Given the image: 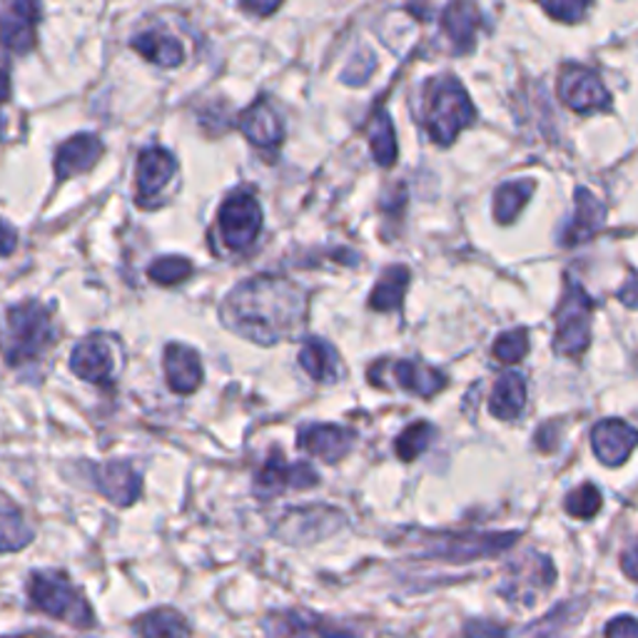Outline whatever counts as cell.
I'll return each instance as SVG.
<instances>
[{"instance_id":"obj_43","label":"cell","mask_w":638,"mask_h":638,"mask_svg":"<svg viewBox=\"0 0 638 638\" xmlns=\"http://www.w3.org/2000/svg\"><path fill=\"white\" fill-rule=\"evenodd\" d=\"M278 3H242V11H247V13H252V15H270V13H274L278 11Z\"/></svg>"},{"instance_id":"obj_3","label":"cell","mask_w":638,"mask_h":638,"mask_svg":"<svg viewBox=\"0 0 638 638\" xmlns=\"http://www.w3.org/2000/svg\"><path fill=\"white\" fill-rule=\"evenodd\" d=\"M28 596L31 604L47 616L58 618L73 628H93L95 614L88 598L78 586L63 574V571H35L28 581Z\"/></svg>"},{"instance_id":"obj_39","label":"cell","mask_w":638,"mask_h":638,"mask_svg":"<svg viewBox=\"0 0 638 638\" xmlns=\"http://www.w3.org/2000/svg\"><path fill=\"white\" fill-rule=\"evenodd\" d=\"M377 63H375V55L371 53H361V61L359 55L355 61L349 63V68L342 75V80L349 83V85H359V83H367L371 78V73H375Z\"/></svg>"},{"instance_id":"obj_27","label":"cell","mask_w":638,"mask_h":638,"mask_svg":"<svg viewBox=\"0 0 638 638\" xmlns=\"http://www.w3.org/2000/svg\"><path fill=\"white\" fill-rule=\"evenodd\" d=\"M527 404V382L521 375H501L499 382L494 385V392L489 397V412L501 419V422H511L523 412Z\"/></svg>"},{"instance_id":"obj_16","label":"cell","mask_w":638,"mask_h":638,"mask_svg":"<svg viewBox=\"0 0 638 638\" xmlns=\"http://www.w3.org/2000/svg\"><path fill=\"white\" fill-rule=\"evenodd\" d=\"M93 482L102 497L118 504V507H130V504H136L142 491L140 474L132 469L128 462H108L95 466Z\"/></svg>"},{"instance_id":"obj_4","label":"cell","mask_w":638,"mask_h":638,"mask_svg":"<svg viewBox=\"0 0 638 638\" xmlns=\"http://www.w3.org/2000/svg\"><path fill=\"white\" fill-rule=\"evenodd\" d=\"M474 118L476 110L459 80L442 78L432 83L424 102V128L436 145H452Z\"/></svg>"},{"instance_id":"obj_30","label":"cell","mask_w":638,"mask_h":638,"mask_svg":"<svg viewBox=\"0 0 638 638\" xmlns=\"http://www.w3.org/2000/svg\"><path fill=\"white\" fill-rule=\"evenodd\" d=\"M409 284V270L402 264H394V268H387L382 278L375 284V290L369 294V307L377 312H392L402 307L404 292Z\"/></svg>"},{"instance_id":"obj_35","label":"cell","mask_w":638,"mask_h":638,"mask_svg":"<svg viewBox=\"0 0 638 638\" xmlns=\"http://www.w3.org/2000/svg\"><path fill=\"white\" fill-rule=\"evenodd\" d=\"M190 274H193V264H190L187 257H175V255L160 257V260H155L148 268V278L152 282L163 284V288L183 282L190 278Z\"/></svg>"},{"instance_id":"obj_40","label":"cell","mask_w":638,"mask_h":638,"mask_svg":"<svg viewBox=\"0 0 638 638\" xmlns=\"http://www.w3.org/2000/svg\"><path fill=\"white\" fill-rule=\"evenodd\" d=\"M604 638H638V621L631 614L614 616L604 628Z\"/></svg>"},{"instance_id":"obj_38","label":"cell","mask_w":638,"mask_h":638,"mask_svg":"<svg viewBox=\"0 0 638 638\" xmlns=\"http://www.w3.org/2000/svg\"><path fill=\"white\" fill-rule=\"evenodd\" d=\"M509 628L491 618H469L464 624V638H507Z\"/></svg>"},{"instance_id":"obj_26","label":"cell","mask_w":638,"mask_h":638,"mask_svg":"<svg viewBox=\"0 0 638 638\" xmlns=\"http://www.w3.org/2000/svg\"><path fill=\"white\" fill-rule=\"evenodd\" d=\"M132 51H138L142 58L160 65V68H177L183 63V43H177V37L167 35L163 31H145L136 35L130 41Z\"/></svg>"},{"instance_id":"obj_12","label":"cell","mask_w":638,"mask_h":638,"mask_svg":"<svg viewBox=\"0 0 638 638\" xmlns=\"http://www.w3.org/2000/svg\"><path fill=\"white\" fill-rule=\"evenodd\" d=\"M71 369L75 377L90 385H110L118 371L112 342L105 335H90L78 342L71 355Z\"/></svg>"},{"instance_id":"obj_2","label":"cell","mask_w":638,"mask_h":638,"mask_svg":"<svg viewBox=\"0 0 638 638\" xmlns=\"http://www.w3.org/2000/svg\"><path fill=\"white\" fill-rule=\"evenodd\" d=\"M55 342L51 310L37 300L13 304L6 314V332L0 349L11 367L37 361Z\"/></svg>"},{"instance_id":"obj_13","label":"cell","mask_w":638,"mask_h":638,"mask_svg":"<svg viewBox=\"0 0 638 638\" xmlns=\"http://www.w3.org/2000/svg\"><path fill=\"white\" fill-rule=\"evenodd\" d=\"M177 173L175 158L165 148H145L138 158L136 183H138V203L150 207V199H155L170 185V180Z\"/></svg>"},{"instance_id":"obj_15","label":"cell","mask_w":638,"mask_h":638,"mask_svg":"<svg viewBox=\"0 0 638 638\" xmlns=\"http://www.w3.org/2000/svg\"><path fill=\"white\" fill-rule=\"evenodd\" d=\"M41 21V6L13 3L0 15V45L15 55H25L35 45V25Z\"/></svg>"},{"instance_id":"obj_24","label":"cell","mask_w":638,"mask_h":638,"mask_svg":"<svg viewBox=\"0 0 638 638\" xmlns=\"http://www.w3.org/2000/svg\"><path fill=\"white\" fill-rule=\"evenodd\" d=\"M394 382L409 394L432 399L446 387V377L442 375L440 369H434L430 365H422V361L399 359L394 365Z\"/></svg>"},{"instance_id":"obj_28","label":"cell","mask_w":638,"mask_h":638,"mask_svg":"<svg viewBox=\"0 0 638 638\" xmlns=\"http://www.w3.org/2000/svg\"><path fill=\"white\" fill-rule=\"evenodd\" d=\"M300 365L314 382H335L339 375V357L325 339H307L300 349Z\"/></svg>"},{"instance_id":"obj_20","label":"cell","mask_w":638,"mask_h":638,"mask_svg":"<svg viewBox=\"0 0 638 638\" xmlns=\"http://www.w3.org/2000/svg\"><path fill=\"white\" fill-rule=\"evenodd\" d=\"M136 638H193V626L175 606H155L132 621Z\"/></svg>"},{"instance_id":"obj_37","label":"cell","mask_w":638,"mask_h":638,"mask_svg":"<svg viewBox=\"0 0 638 638\" xmlns=\"http://www.w3.org/2000/svg\"><path fill=\"white\" fill-rule=\"evenodd\" d=\"M529 352V335L527 329H509L504 332V335L497 339V345H494V357L504 365H513V361H519L527 357Z\"/></svg>"},{"instance_id":"obj_32","label":"cell","mask_w":638,"mask_h":638,"mask_svg":"<svg viewBox=\"0 0 638 638\" xmlns=\"http://www.w3.org/2000/svg\"><path fill=\"white\" fill-rule=\"evenodd\" d=\"M369 148L371 155L382 167H389L397 160V136H394V126L389 120L387 112H377L371 118V130H369Z\"/></svg>"},{"instance_id":"obj_25","label":"cell","mask_w":638,"mask_h":638,"mask_svg":"<svg viewBox=\"0 0 638 638\" xmlns=\"http://www.w3.org/2000/svg\"><path fill=\"white\" fill-rule=\"evenodd\" d=\"M329 511L332 509L314 507V509H302V511L288 513V517H284V523H282V539L290 541V544H312V541L335 534L332 529L322 527V521H339L342 519L339 513H335V517H329V519H322V517H327Z\"/></svg>"},{"instance_id":"obj_31","label":"cell","mask_w":638,"mask_h":638,"mask_svg":"<svg viewBox=\"0 0 638 638\" xmlns=\"http://www.w3.org/2000/svg\"><path fill=\"white\" fill-rule=\"evenodd\" d=\"M534 180H519V183H507L497 190V199H494V217L497 223L509 225L513 223L523 205L529 203L531 193H534Z\"/></svg>"},{"instance_id":"obj_47","label":"cell","mask_w":638,"mask_h":638,"mask_svg":"<svg viewBox=\"0 0 638 638\" xmlns=\"http://www.w3.org/2000/svg\"><path fill=\"white\" fill-rule=\"evenodd\" d=\"M0 136H3V118H0Z\"/></svg>"},{"instance_id":"obj_46","label":"cell","mask_w":638,"mask_h":638,"mask_svg":"<svg viewBox=\"0 0 638 638\" xmlns=\"http://www.w3.org/2000/svg\"><path fill=\"white\" fill-rule=\"evenodd\" d=\"M634 300H636V280L631 278L626 282V290H624V302L626 307H634Z\"/></svg>"},{"instance_id":"obj_6","label":"cell","mask_w":638,"mask_h":638,"mask_svg":"<svg viewBox=\"0 0 638 638\" xmlns=\"http://www.w3.org/2000/svg\"><path fill=\"white\" fill-rule=\"evenodd\" d=\"M264 638H365L355 626H347L307 606L274 608L262 616Z\"/></svg>"},{"instance_id":"obj_7","label":"cell","mask_w":638,"mask_h":638,"mask_svg":"<svg viewBox=\"0 0 638 638\" xmlns=\"http://www.w3.org/2000/svg\"><path fill=\"white\" fill-rule=\"evenodd\" d=\"M596 302L588 298V292L578 282L569 280L566 292L556 310V355L581 357L592 342V312Z\"/></svg>"},{"instance_id":"obj_5","label":"cell","mask_w":638,"mask_h":638,"mask_svg":"<svg viewBox=\"0 0 638 638\" xmlns=\"http://www.w3.org/2000/svg\"><path fill=\"white\" fill-rule=\"evenodd\" d=\"M519 541L517 531L501 534H426L419 541V556L444 561V564H472L482 559H497Z\"/></svg>"},{"instance_id":"obj_18","label":"cell","mask_w":638,"mask_h":638,"mask_svg":"<svg viewBox=\"0 0 638 638\" xmlns=\"http://www.w3.org/2000/svg\"><path fill=\"white\" fill-rule=\"evenodd\" d=\"M240 132L252 142L255 148L270 150L278 148L284 138L280 112L272 108L268 98L255 100L240 116Z\"/></svg>"},{"instance_id":"obj_36","label":"cell","mask_w":638,"mask_h":638,"mask_svg":"<svg viewBox=\"0 0 638 638\" xmlns=\"http://www.w3.org/2000/svg\"><path fill=\"white\" fill-rule=\"evenodd\" d=\"M602 491L594 484H584V487L574 489L564 501V509L569 517L574 519H594L602 511Z\"/></svg>"},{"instance_id":"obj_9","label":"cell","mask_w":638,"mask_h":638,"mask_svg":"<svg viewBox=\"0 0 638 638\" xmlns=\"http://www.w3.org/2000/svg\"><path fill=\"white\" fill-rule=\"evenodd\" d=\"M554 584H556V569L549 561V556L529 554L527 559L509 569V576L501 584L499 594L507 598L509 604L534 606L537 598L549 594Z\"/></svg>"},{"instance_id":"obj_33","label":"cell","mask_w":638,"mask_h":638,"mask_svg":"<svg viewBox=\"0 0 638 638\" xmlns=\"http://www.w3.org/2000/svg\"><path fill=\"white\" fill-rule=\"evenodd\" d=\"M436 430L430 422H414L409 424L407 430L397 436L394 442V452L402 462H414L419 454H424L430 450V444L434 440Z\"/></svg>"},{"instance_id":"obj_45","label":"cell","mask_w":638,"mask_h":638,"mask_svg":"<svg viewBox=\"0 0 638 638\" xmlns=\"http://www.w3.org/2000/svg\"><path fill=\"white\" fill-rule=\"evenodd\" d=\"M8 98H11V75L0 68V102H6Z\"/></svg>"},{"instance_id":"obj_42","label":"cell","mask_w":638,"mask_h":638,"mask_svg":"<svg viewBox=\"0 0 638 638\" xmlns=\"http://www.w3.org/2000/svg\"><path fill=\"white\" fill-rule=\"evenodd\" d=\"M18 247V230L6 220H0V257L13 255Z\"/></svg>"},{"instance_id":"obj_8","label":"cell","mask_w":638,"mask_h":638,"mask_svg":"<svg viewBox=\"0 0 638 638\" xmlns=\"http://www.w3.org/2000/svg\"><path fill=\"white\" fill-rule=\"evenodd\" d=\"M217 227L227 250L247 252L262 230V207L250 193H233L220 205Z\"/></svg>"},{"instance_id":"obj_34","label":"cell","mask_w":638,"mask_h":638,"mask_svg":"<svg viewBox=\"0 0 638 638\" xmlns=\"http://www.w3.org/2000/svg\"><path fill=\"white\" fill-rule=\"evenodd\" d=\"M571 614H574V604L554 606L539 621L527 626V638H561L569 631V626L574 624Z\"/></svg>"},{"instance_id":"obj_22","label":"cell","mask_w":638,"mask_h":638,"mask_svg":"<svg viewBox=\"0 0 638 638\" xmlns=\"http://www.w3.org/2000/svg\"><path fill=\"white\" fill-rule=\"evenodd\" d=\"M163 367L167 387L177 394H193L203 385V365H199L195 349L185 345H170L165 349Z\"/></svg>"},{"instance_id":"obj_1","label":"cell","mask_w":638,"mask_h":638,"mask_svg":"<svg viewBox=\"0 0 638 638\" xmlns=\"http://www.w3.org/2000/svg\"><path fill=\"white\" fill-rule=\"evenodd\" d=\"M307 298L298 284L282 278H252L227 294L225 325L260 345H278L302 327Z\"/></svg>"},{"instance_id":"obj_29","label":"cell","mask_w":638,"mask_h":638,"mask_svg":"<svg viewBox=\"0 0 638 638\" xmlns=\"http://www.w3.org/2000/svg\"><path fill=\"white\" fill-rule=\"evenodd\" d=\"M33 531L23 519V511L8 494L0 491V554L6 551H21L31 544Z\"/></svg>"},{"instance_id":"obj_41","label":"cell","mask_w":638,"mask_h":638,"mask_svg":"<svg viewBox=\"0 0 638 638\" xmlns=\"http://www.w3.org/2000/svg\"><path fill=\"white\" fill-rule=\"evenodd\" d=\"M544 8V13H549L551 18H559V21H564V23H576L584 18V13L588 11V3H544L541 6Z\"/></svg>"},{"instance_id":"obj_23","label":"cell","mask_w":638,"mask_h":638,"mask_svg":"<svg viewBox=\"0 0 638 638\" xmlns=\"http://www.w3.org/2000/svg\"><path fill=\"white\" fill-rule=\"evenodd\" d=\"M482 23V13L474 3H452L444 8L442 28L450 37L454 53H469L476 41V28Z\"/></svg>"},{"instance_id":"obj_44","label":"cell","mask_w":638,"mask_h":638,"mask_svg":"<svg viewBox=\"0 0 638 638\" xmlns=\"http://www.w3.org/2000/svg\"><path fill=\"white\" fill-rule=\"evenodd\" d=\"M624 571H626V576L628 578H636V549L634 547H628L626 549V554H624Z\"/></svg>"},{"instance_id":"obj_17","label":"cell","mask_w":638,"mask_h":638,"mask_svg":"<svg viewBox=\"0 0 638 638\" xmlns=\"http://www.w3.org/2000/svg\"><path fill=\"white\" fill-rule=\"evenodd\" d=\"M352 444H355V432L337 424H307L298 436V446L329 464L339 462L352 450Z\"/></svg>"},{"instance_id":"obj_11","label":"cell","mask_w":638,"mask_h":638,"mask_svg":"<svg viewBox=\"0 0 638 638\" xmlns=\"http://www.w3.org/2000/svg\"><path fill=\"white\" fill-rule=\"evenodd\" d=\"M559 98L569 110L581 116L612 108V93L606 90L602 78L584 65H566L559 80Z\"/></svg>"},{"instance_id":"obj_19","label":"cell","mask_w":638,"mask_h":638,"mask_svg":"<svg viewBox=\"0 0 638 638\" xmlns=\"http://www.w3.org/2000/svg\"><path fill=\"white\" fill-rule=\"evenodd\" d=\"M102 150V140L98 136H90V132H80V136L65 140L58 152H55V177L71 180L75 175L88 173L100 160Z\"/></svg>"},{"instance_id":"obj_21","label":"cell","mask_w":638,"mask_h":638,"mask_svg":"<svg viewBox=\"0 0 638 638\" xmlns=\"http://www.w3.org/2000/svg\"><path fill=\"white\" fill-rule=\"evenodd\" d=\"M606 220V207L598 203L596 195L588 193L586 187L576 190V213L566 225V230L561 233V242L566 247H574L581 242H588L592 237L602 230Z\"/></svg>"},{"instance_id":"obj_10","label":"cell","mask_w":638,"mask_h":638,"mask_svg":"<svg viewBox=\"0 0 638 638\" xmlns=\"http://www.w3.org/2000/svg\"><path fill=\"white\" fill-rule=\"evenodd\" d=\"M320 484V474L307 462H288L274 452L255 476V494L260 499H272L288 491H307Z\"/></svg>"},{"instance_id":"obj_14","label":"cell","mask_w":638,"mask_h":638,"mask_svg":"<svg viewBox=\"0 0 638 638\" xmlns=\"http://www.w3.org/2000/svg\"><path fill=\"white\" fill-rule=\"evenodd\" d=\"M636 440V430L631 424H626L624 419H606V422H598L594 426L592 450L602 464L618 466L634 454Z\"/></svg>"}]
</instances>
